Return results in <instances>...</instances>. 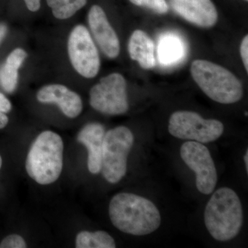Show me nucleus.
Listing matches in <instances>:
<instances>
[{
  "label": "nucleus",
  "instance_id": "6ab92c4d",
  "mask_svg": "<svg viewBox=\"0 0 248 248\" xmlns=\"http://www.w3.org/2000/svg\"><path fill=\"white\" fill-rule=\"evenodd\" d=\"M130 1L136 6L148 8L158 14H166L169 9L166 0H130Z\"/></svg>",
  "mask_w": 248,
  "mask_h": 248
},
{
  "label": "nucleus",
  "instance_id": "ddd939ff",
  "mask_svg": "<svg viewBox=\"0 0 248 248\" xmlns=\"http://www.w3.org/2000/svg\"><path fill=\"white\" fill-rule=\"evenodd\" d=\"M106 130L98 122L86 124L78 133V142L88 151V169L92 174H98L102 169V147Z\"/></svg>",
  "mask_w": 248,
  "mask_h": 248
},
{
  "label": "nucleus",
  "instance_id": "dca6fc26",
  "mask_svg": "<svg viewBox=\"0 0 248 248\" xmlns=\"http://www.w3.org/2000/svg\"><path fill=\"white\" fill-rule=\"evenodd\" d=\"M77 248H115L114 238L104 231L79 232L76 237Z\"/></svg>",
  "mask_w": 248,
  "mask_h": 248
},
{
  "label": "nucleus",
  "instance_id": "f03ea898",
  "mask_svg": "<svg viewBox=\"0 0 248 248\" xmlns=\"http://www.w3.org/2000/svg\"><path fill=\"white\" fill-rule=\"evenodd\" d=\"M204 224L210 236L226 242L239 235L244 224L242 203L236 191L228 187L214 190L204 210Z\"/></svg>",
  "mask_w": 248,
  "mask_h": 248
},
{
  "label": "nucleus",
  "instance_id": "0eeeda50",
  "mask_svg": "<svg viewBox=\"0 0 248 248\" xmlns=\"http://www.w3.org/2000/svg\"><path fill=\"white\" fill-rule=\"evenodd\" d=\"M89 103L94 110L107 115H122L129 109L127 84L118 73L104 77L91 88Z\"/></svg>",
  "mask_w": 248,
  "mask_h": 248
},
{
  "label": "nucleus",
  "instance_id": "9d476101",
  "mask_svg": "<svg viewBox=\"0 0 248 248\" xmlns=\"http://www.w3.org/2000/svg\"><path fill=\"white\" fill-rule=\"evenodd\" d=\"M88 24L91 36L101 51L111 60L117 58L120 53V39L101 6L94 5L91 8Z\"/></svg>",
  "mask_w": 248,
  "mask_h": 248
},
{
  "label": "nucleus",
  "instance_id": "423d86ee",
  "mask_svg": "<svg viewBox=\"0 0 248 248\" xmlns=\"http://www.w3.org/2000/svg\"><path fill=\"white\" fill-rule=\"evenodd\" d=\"M168 128L174 138L203 144L217 141L225 130L224 125L219 120L205 119L197 112L189 110L173 112Z\"/></svg>",
  "mask_w": 248,
  "mask_h": 248
},
{
  "label": "nucleus",
  "instance_id": "a211bd4d",
  "mask_svg": "<svg viewBox=\"0 0 248 248\" xmlns=\"http://www.w3.org/2000/svg\"><path fill=\"white\" fill-rule=\"evenodd\" d=\"M88 0H46L54 17L65 20L73 17L87 4Z\"/></svg>",
  "mask_w": 248,
  "mask_h": 248
},
{
  "label": "nucleus",
  "instance_id": "f8f14e48",
  "mask_svg": "<svg viewBox=\"0 0 248 248\" xmlns=\"http://www.w3.org/2000/svg\"><path fill=\"white\" fill-rule=\"evenodd\" d=\"M172 9L187 22L202 28H211L218 21V13L211 0H170Z\"/></svg>",
  "mask_w": 248,
  "mask_h": 248
},
{
  "label": "nucleus",
  "instance_id": "aec40b11",
  "mask_svg": "<svg viewBox=\"0 0 248 248\" xmlns=\"http://www.w3.org/2000/svg\"><path fill=\"white\" fill-rule=\"evenodd\" d=\"M27 244L21 235L11 234L0 241V248H26Z\"/></svg>",
  "mask_w": 248,
  "mask_h": 248
},
{
  "label": "nucleus",
  "instance_id": "6e6552de",
  "mask_svg": "<svg viewBox=\"0 0 248 248\" xmlns=\"http://www.w3.org/2000/svg\"><path fill=\"white\" fill-rule=\"evenodd\" d=\"M68 58L75 71L82 78L92 79L99 73L100 56L89 29L82 24L73 28L67 42Z\"/></svg>",
  "mask_w": 248,
  "mask_h": 248
},
{
  "label": "nucleus",
  "instance_id": "7ed1b4c3",
  "mask_svg": "<svg viewBox=\"0 0 248 248\" xmlns=\"http://www.w3.org/2000/svg\"><path fill=\"white\" fill-rule=\"evenodd\" d=\"M63 141L58 133L45 130L39 134L31 143L26 159L29 177L39 185L56 182L63 170Z\"/></svg>",
  "mask_w": 248,
  "mask_h": 248
},
{
  "label": "nucleus",
  "instance_id": "393cba45",
  "mask_svg": "<svg viewBox=\"0 0 248 248\" xmlns=\"http://www.w3.org/2000/svg\"><path fill=\"white\" fill-rule=\"evenodd\" d=\"M7 27H6V24L0 23V44L4 40V37H6V33H7Z\"/></svg>",
  "mask_w": 248,
  "mask_h": 248
},
{
  "label": "nucleus",
  "instance_id": "a878e982",
  "mask_svg": "<svg viewBox=\"0 0 248 248\" xmlns=\"http://www.w3.org/2000/svg\"><path fill=\"white\" fill-rule=\"evenodd\" d=\"M244 161L245 165V169H246V172L248 173V150L246 149V153H245L244 156Z\"/></svg>",
  "mask_w": 248,
  "mask_h": 248
},
{
  "label": "nucleus",
  "instance_id": "4be33fe9",
  "mask_svg": "<svg viewBox=\"0 0 248 248\" xmlns=\"http://www.w3.org/2000/svg\"><path fill=\"white\" fill-rule=\"evenodd\" d=\"M12 110V104L9 98L0 93V112L9 113Z\"/></svg>",
  "mask_w": 248,
  "mask_h": 248
},
{
  "label": "nucleus",
  "instance_id": "9b49d317",
  "mask_svg": "<svg viewBox=\"0 0 248 248\" xmlns=\"http://www.w3.org/2000/svg\"><path fill=\"white\" fill-rule=\"evenodd\" d=\"M36 98L41 104H55L70 119L79 117L84 108L79 94L63 84L45 85L37 91Z\"/></svg>",
  "mask_w": 248,
  "mask_h": 248
},
{
  "label": "nucleus",
  "instance_id": "2eb2a0df",
  "mask_svg": "<svg viewBox=\"0 0 248 248\" xmlns=\"http://www.w3.org/2000/svg\"><path fill=\"white\" fill-rule=\"evenodd\" d=\"M28 54L24 49L17 48L9 53L0 68V84L5 92L13 93L17 87L19 71Z\"/></svg>",
  "mask_w": 248,
  "mask_h": 248
},
{
  "label": "nucleus",
  "instance_id": "412c9836",
  "mask_svg": "<svg viewBox=\"0 0 248 248\" xmlns=\"http://www.w3.org/2000/svg\"><path fill=\"white\" fill-rule=\"evenodd\" d=\"M240 53L246 71L248 72V36H245L240 46Z\"/></svg>",
  "mask_w": 248,
  "mask_h": 248
},
{
  "label": "nucleus",
  "instance_id": "20e7f679",
  "mask_svg": "<svg viewBox=\"0 0 248 248\" xmlns=\"http://www.w3.org/2000/svg\"><path fill=\"white\" fill-rule=\"evenodd\" d=\"M190 71L194 81L212 100L232 104L242 99L244 89L241 81L224 67L197 60L192 62Z\"/></svg>",
  "mask_w": 248,
  "mask_h": 248
},
{
  "label": "nucleus",
  "instance_id": "bb28decb",
  "mask_svg": "<svg viewBox=\"0 0 248 248\" xmlns=\"http://www.w3.org/2000/svg\"><path fill=\"white\" fill-rule=\"evenodd\" d=\"M3 164V160L2 157H1V155H0V170L1 169V166H2Z\"/></svg>",
  "mask_w": 248,
  "mask_h": 248
},
{
  "label": "nucleus",
  "instance_id": "39448f33",
  "mask_svg": "<svg viewBox=\"0 0 248 248\" xmlns=\"http://www.w3.org/2000/svg\"><path fill=\"white\" fill-rule=\"evenodd\" d=\"M134 142L133 132L124 125L106 132L103 141L101 172L109 184H118L126 175L128 156Z\"/></svg>",
  "mask_w": 248,
  "mask_h": 248
},
{
  "label": "nucleus",
  "instance_id": "f257e3e1",
  "mask_svg": "<svg viewBox=\"0 0 248 248\" xmlns=\"http://www.w3.org/2000/svg\"><path fill=\"white\" fill-rule=\"evenodd\" d=\"M108 215L118 231L135 236L153 234L162 222L159 208L151 200L132 192L114 195L109 203Z\"/></svg>",
  "mask_w": 248,
  "mask_h": 248
},
{
  "label": "nucleus",
  "instance_id": "f3484780",
  "mask_svg": "<svg viewBox=\"0 0 248 248\" xmlns=\"http://www.w3.org/2000/svg\"><path fill=\"white\" fill-rule=\"evenodd\" d=\"M184 46L177 37L165 35L160 40L158 55L160 62L164 64H172L179 61L184 55Z\"/></svg>",
  "mask_w": 248,
  "mask_h": 248
},
{
  "label": "nucleus",
  "instance_id": "4468645a",
  "mask_svg": "<svg viewBox=\"0 0 248 248\" xmlns=\"http://www.w3.org/2000/svg\"><path fill=\"white\" fill-rule=\"evenodd\" d=\"M128 50L130 58L138 62L142 68H154L156 63L154 43L144 31H134L129 39Z\"/></svg>",
  "mask_w": 248,
  "mask_h": 248
},
{
  "label": "nucleus",
  "instance_id": "b1692460",
  "mask_svg": "<svg viewBox=\"0 0 248 248\" xmlns=\"http://www.w3.org/2000/svg\"><path fill=\"white\" fill-rule=\"evenodd\" d=\"M9 119L7 114L0 112V130L4 128L9 124Z\"/></svg>",
  "mask_w": 248,
  "mask_h": 248
},
{
  "label": "nucleus",
  "instance_id": "5701e85b",
  "mask_svg": "<svg viewBox=\"0 0 248 248\" xmlns=\"http://www.w3.org/2000/svg\"><path fill=\"white\" fill-rule=\"evenodd\" d=\"M27 9L31 12H37L41 7V0H24Z\"/></svg>",
  "mask_w": 248,
  "mask_h": 248
},
{
  "label": "nucleus",
  "instance_id": "1a4fd4ad",
  "mask_svg": "<svg viewBox=\"0 0 248 248\" xmlns=\"http://www.w3.org/2000/svg\"><path fill=\"white\" fill-rule=\"evenodd\" d=\"M180 155L184 164L195 173L199 192L211 195L216 188L218 173L208 148L200 142L186 141L181 146Z\"/></svg>",
  "mask_w": 248,
  "mask_h": 248
}]
</instances>
